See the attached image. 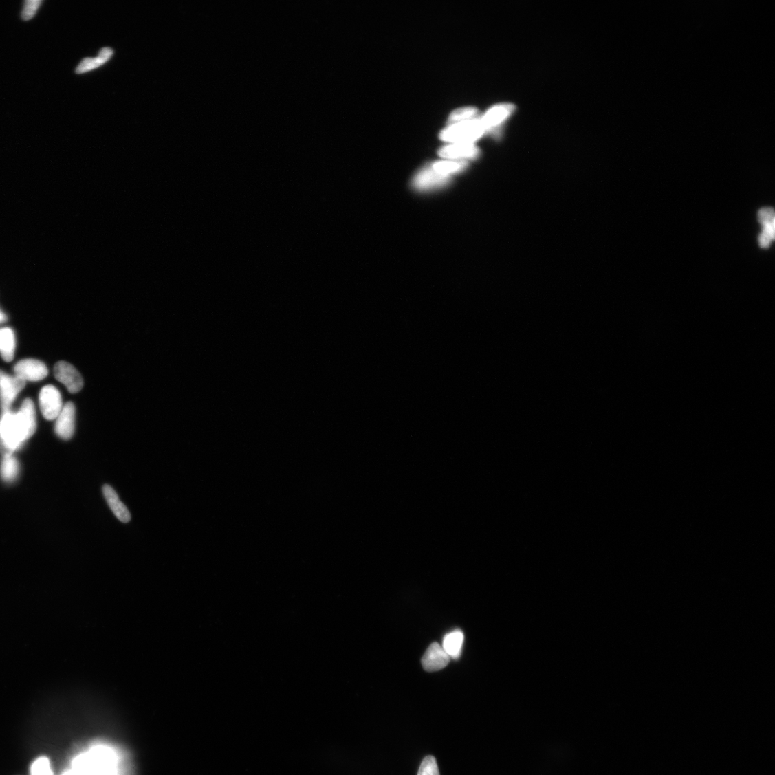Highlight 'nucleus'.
<instances>
[{"mask_svg":"<svg viewBox=\"0 0 775 775\" xmlns=\"http://www.w3.org/2000/svg\"><path fill=\"white\" fill-rule=\"evenodd\" d=\"M36 415L34 402L25 400L17 413L3 411L0 419V446L6 454H12L35 433Z\"/></svg>","mask_w":775,"mask_h":775,"instance_id":"1","label":"nucleus"},{"mask_svg":"<svg viewBox=\"0 0 775 775\" xmlns=\"http://www.w3.org/2000/svg\"><path fill=\"white\" fill-rule=\"evenodd\" d=\"M63 775H118L117 756L108 747H94L78 756Z\"/></svg>","mask_w":775,"mask_h":775,"instance_id":"2","label":"nucleus"},{"mask_svg":"<svg viewBox=\"0 0 775 775\" xmlns=\"http://www.w3.org/2000/svg\"><path fill=\"white\" fill-rule=\"evenodd\" d=\"M487 129L481 119L469 120L451 124L443 130L441 139L454 144H472Z\"/></svg>","mask_w":775,"mask_h":775,"instance_id":"3","label":"nucleus"},{"mask_svg":"<svg viewBox=\"0 0 775 775\" xmlns=\"http://www.w3.org/2000/svg\"><path fill=\"white\" fill-rule=\"evenodd\" d=\"M40 408L47 420L56 419L63 407L60 391L52 385L44 386L40 393Z\"/></svg>","mask_w":775,"mask_h":775,"instance_id":"4","label":"nucleus"},{"mask_svg":"<svg viewBox=\"0 0 775 775\" xmlns=\"http://www.w3.org/2000/svg\"><path fill=\"white\" fill-rule=\"evenodd\" d=\"M25 384L26 382L23 378L9 375L0 370V404L3 411L10 410L11 404Z\"/></svg>","mask_w":775,"mask_h":775,"instance_id":"5","label":"nucleus"},{"mask_svg":"<svg viewBox=\"0 0 775 775\" xmlns=\"http://www.w3.org/2000/svg\"><path fill=\"white\" fill-rule=\"evenodd\" d=\"M54 375L58 382L72 393H78L84 386V380L76 369L69 362L60 361L54 367Z\"/></svg>","mask_w":775,"mask_h":775,"instance_id":"6","label":"nucleus"},{"mask_svg":"<svg viewBox=\"0 0 775 775\" xmlns=\"http://www.w3.org/2000/svg\"><path fill=\"white\" fill-rule=\"evenodd\" d=\"M15 375L27 382L43 380L48 374L47 367L43 362L36 359H25L19 361L14 367Z\"/></svg>","mask_w":775,"mask_h":775,"instance_id":"7","label":"nucleus"},{"mask_svg":"<svg viewBox=\"0 0 775 775\" xmlns=\"http://www.w3.org/2000/svg\"><path fill=\"white\" fill-rule=\"evenodd\" d=\"M450 181V177L438 173L430 166L424 168L415 175L413 185L419 190H430L446 186Z\"/></svg>","mask_w":775,"mask_h":775,"instance_id":"8","label":"nucleus"},{"mask_svg":"<svg viewBox=\"0 0 775 775\" xmlns=\"http://www.w3.org/2000/svg\"><path fill=\"white\" fill-rule=\"evenodd\" d=\"M451 658L437 642H433L425 652L422 664L424 669L428 672H435L446 667L450 662Z\"/></svg>","mask_w":775,"mask_h":775,"instance_id":"9","label":"nucleus"},{"mask_svg":"<svg viewBox=\"0 0 775 775\" xmlns=\"http://www.w3.org/2000/svg\"><path fill=\"white\" fill-rule=\"evenodd\" d=\"M76 408L72 402L65 404L56 419L55 432L63 440L70 439L75 432Z\"/></svg>","mask_w":775,"mask_h":775,"instance_id":"10","label":"nucleus"},{"mask_svg":"<svg viewBox=\"0 0 775 775\" xmlns=\"http://www.w3.org/2000/svg\"><path fill=\"white\" fill-rule=\"evenodd\" d=\"M439 155L447 159H473L479 155V150L472 144H453L441 148Z\"/></svg>","mask_w":775,"mask_h":775,"instance_id":"11","label":"nucleus"},{"mask_svg":"<svg viewBox=\"0 0 775 775\" xmlns=\"http://www.w3.org/2000/svg\"><path fill=\"white\" fill-rule=\"evenodd\" d=\"M103 493L115 516L122 523H128L131 520V514L127 506L120 499L116 491L110 485H105L103 487Z\"/></svg>","mask_w":775,"mask_h":775,"instance_id":"12","label":"nucleus"},{"mask_svg":"<svg viewBox=\"0 0 775 775\" xmlns=\"http://www.w3.org/2000/svg\"><path fill=\"white\" fill-rule=\"evenodd\" d=\"M512 105H503L490 109L481 119L487 131H494V128L503 122L514 111Z\"/></svg>","mask_w":775,"mask_h":775,"instance_id":"13","label":"nucleus"},{"mask_svg":"<svg viewBox=\"0 0 775 775\" xmlns=\"http://www.w3.org/2000/svg\"><path fill=\"white\" fill-rule=\"evenodd\" d=\"M464 639L463 631L455 630L444 637L441 647L451 659H457L463 650Z\"/></svg>","mask_w":775,"mask_h":775,"instance_id":"14","label":"nucleus"},{"mask_svg":"<svg viewBox=\"0 0 775 775\" xmlns=\"http://www.w3.org/2000/svg\"><path fill=\"white\" fill-rule=\"evenodd\" d=\"M113 51L109 47H104L96 58H86L82 61L76 69L78 74H84L98 67L107 63L112 56Z\"/></svg>","mask_w":775,"mask_h":775,"instance_id":"15","label":"nucleus"},{"mask_svg":"<svg viewBox=\"0 0 775 775\" xmlns=\"http://www.w3.org/2000/svg\"><path fill=\"white\" fill-rule=\"evenodd\" d=\"M15 351V337L12 329H0V354L6 362L13 360Z\"/></svg>","mask_w":775,"mask_h":775,"instance_id":"16","label":"nucleus"},{"mask_svg":"<svg viewBox=\"0 0 775 775\" xmlns=\"http://www.w3.org/2000/svg\"><path fill=\"white\" fill-rule=\"evenodd\" d=\"M20 471L19 464L12 454H6L0 466V474L7 483L13 482Z\"/></svg>","mask_w":775,"mask_h":775,"instance_id":"17","label":"nucleus"},{"mask_svg":"<svg viewBox=\"0 0 775 775\" xmlns=\"http://www.w3.org/2000/svg\"><path fill=\"white\" fill-rule=\"evenodd\" d=\"M467 166V163L463 161H441L434 163L431 168L439 174L450 177L452 174L464 171Z\"/></svg>","mask_w":775,"mask_h":775,"instance_id":"18","label":"nucleus"},{"mask_svg":"<svg viewBox=\"0 0 775 775\" xmlns=\"http://www.w3.org/2000/svg\"><path fill=\"white\" fill-rule=\"evenodd\" d=\"M30 775H54L50 761L45 756L38 758L31 766Z\"/></svg>","mask_w":775,"mask_h":775,"instance_id":"19","label":"nucleus"},{"mask_svg":"<svg viewBox=\"0 0 775 775\" xmlns=\"http://www.w3.org/2000/svg\"><path fill=\"white\" fill-rule=\"evenodd\" d=\"M477 110L473 107H465L455 110L452 113L449 119L451 124L466 121L473 118Z\"/></svg>","mask_w":775,"mask_h":775,"instance_id":"20","label":"nucleus"},{"mask_svg":"<svg viewBox=\"0 0 775 775\" xmlns=\"http://www.w3.org/2000/svg\"><path fill=\"white\" fill-rule=\"evenodd\" d=\"M418 775H440L436 758L433 756H427L424 758Z\"/></svg>","mask_w":775,"mask_h":775,"instance_id":"21","label":"nucleus"},{"mask_svg":"<svg viewBox=\"0 0 775 775\" xmlns=\"http://www.w3.org/2000/svg\"><path fill=\"white\" fill-rule=\"evenodd\" d=\"M41 3L42 1H40V0H27L22 12V19L24 21H28L34 18Z\"/></svg>","mask_w":775,"mask_h":775,"instance_id":"22","label":"nucleus"},{"mask_svg":"<svg viewBox=\"0 0 775 775\" xmlns=\"http://www.w3.org/2000/svg\"><path fill=\"white\" fill-rule=\"evenodd\" d=\"M763 227V232L758 240H760V243L763 248H767L774 238V223L766 225Z\"/></svg>","mask_w":775,"mask_h":775,"instance_id":"23","label":"nucleus"},{"mask_svg":"<svg viewBox=\"0 0 775 775\" xmlns=\"http://www.w3.org/2000/svg\"><path fill=\"white\" fill-rule=\"evenodd\" d=\"M758 221L763 226L774 223V211L772 208H765L758 212Z\"/></svg>","mask_w":775,"mask_h":775,"instance_id":"24","label":"nucleus"},{"mask_svg":"<svg viewBox=\"0 0 775 775\" xmlns=\"http://www.w3.org/2000/svg\"><path fill=\"white\" fill-rule=\"evenodd\" d=\"M7 318L4 313L0 311V323L5 322Z\"/></svg>","mask_w":775,"mask_h":775,"instance_id":"25","label":"nucleus"}]
</instances>
